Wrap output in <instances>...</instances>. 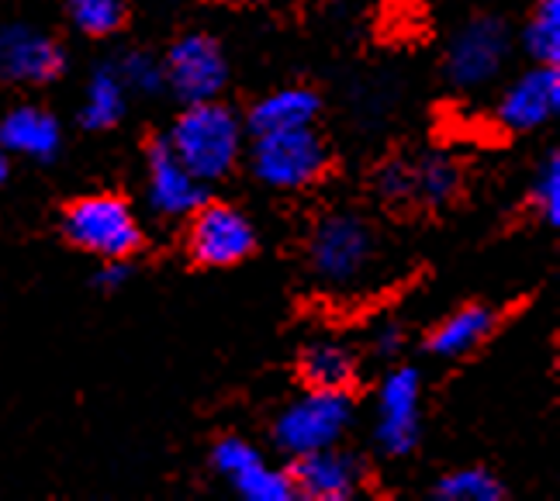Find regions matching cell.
<instances>
[{"label": "cell", "mask_w": 560, "mask_h": 501, "mask_svg": "<svg viewBox=\"0 0 560 501\" xmlns=\"http://www.w3.org/2000/svg\"><path fill=\"white\" fill-rule=\"evenodd\" d=\"M243 118L219 101L187 104V112L170 128V149L201 184L222 180L243 152Z\"/></svg>", "instance_id": "6da1fadb"}, {"label": "cell", "mask_w": 560, "mask_h": 501, "mask_svg": "<svg viewBox=\"0 0 560 501\" xmlns=\"http://www.w3.org/2000/svg\"><path fill=\"white\" fill-rule=\"evenodd\" d=\"M62 235L97 259H132L142 246V225L121 194H88L62 208Z\"/></svg>", "instance_id": "7a4b0ae2"}, {"label": "cell", "mask_w": 560, "mask_h": 501, "mask_svg": "<svg viewBox=\"0 0 560 501\" xmlns=\"http://www.w3.org/2000/svg\"><path fill=\"white\" fill-rule=\"evenodd\" d=\"M377 256L374 229L357 214L322 218L308 243V264L315 277L329 288H350L371 270Z\"/></svg>", "instance_id": "3957f363"}, {"label": "cell", "mask_w": 560, "mask_h": 501, "mask_svg": "<svg viewBox=\"0 0 560 501\" xmlns=\"http://www.w3.org/2000/svg\"><path fill=\"white\" fill-rule=\"evenodd\" d=\"M249 163L256 180L273 190H301L326 177L329 149L308 128H291V132H267L256 136L249 149Z\"/></svg>", "instance_id": "277c9868"}, {"label": "cell", "mask_w": 560, "mask_h": 501, "mask_svg": "<svg viewBox=\"0 0 560 501\" xmlns=\"http://www.w3.org/2000/svg\"><path fill=\"white\" fill-rule=\"evenodd\" d=\"M187 253L194 264L208 270L240 267L243 259L256 253V229L240 208L205 201L190 211Z\"/></svg>", "instance_id": "5b68a950"}, {"label": "cell", "mask_w": 560, "mask_h": 501, "mask_svg": "<svg viewBox=\"0 0 560 501\" xmlns=\"http://www.w3.org/2000/svg\"><path fill=\"white\" fill-rule=\"evenodd\" d=\"M353 401L347 391H315L308 387V395H301L294 405L284 408V416L277 419L273 435L280 450H288L294 456L336 446L342 429L350 426Z\"/></svg>", "instance_id": "8992f818"}, {"label": "cell", "mask_w": 560, "mask_h": 501, "mask_svg": "<svg viewBox=\"0 0 560 501\" xmlns=\"http://www.w3.org/2000/svg\"><path fill=\"white\" fill-rule=\"evenodd\" d=\"M229 77L222 46L211 35H184L170 46L163 59V86H170L184 104L214 101Z\"/></svg>", "instance_id": "52a82bcc"}, {"label": "cell", "mask_w": 560, "mask_h": 501, "mask_svg": "<svg viewBox=\"0 0 560 501\" xmlns=\"http://www.w3.org/2000/svg\"><path fill=\"white\" fill-rule=\"evenodd\" d=\"M509 53V32L499 18H470L467 25L450 42L446 56V77L464 91L481 86L499 77Z\"/></svg>", "instance_id": "ba28073f"}, {"label": "cell", "mask_w": 560, "mask_h": 501, "mask_svg": "<svg viewBox=\"0 0 560 501\" xmlns=\"http://www.w3.org/2000/svg\"><path fill=\"white\" fill-rule=\"evenodd\" d=\"M419 370L398 366L387 374L377 398V440L381 450L392 456L412 453L419 443Z\"/></svg>", "instance_id": "9c48e42d"}, {"label": "cell", "mask_w": 560, "mask_h": 501, "mask_svg": "<svg viewBox=\"0 0 560 501\" xmlns=\"http://www.w3.org/2000/svg\"><path fill=\"white\" fill-rule=\"evenodd\" d=\"M145 187L153 211L166 218L190 214L198 205H205V184L177 160L166 139L145 145Z\"/></svg>", "instance_id": "30bf717a"}, {"label": "cell", "mask_w": 560, "mask_h": 501, "mask_svg": "<svg viewBox=\"0 0 560 501\" xmlns=\"http://www.w3.org/2000/svg\"><path fill=\"white\" fill-rule=\"evenodd\" d=\"M67 56L59 42L28 25H11L0 32V80L4 83H52Z\"/></svg>", "instance_id": "8fae6325"}, {"label": "cell", "mask_w": 560, "mask_h": 501, "mask_svg": "<svg viewBox=\"0 0 560 501\" xmlns=\"http://www.w3.org/2000/svg\"><path fill=\"white\" fill-rule=\"evenodd\" d=\"M288 474L294 494L312 501H350L363 481V470L353 456L332 446L294 456V467Z\"/></svg>", "instance_id": "7c38bea8"}, {"label": "cell", "mask_w": 560, "mask_h": 501, "mask_svg": "<svg viewBox=\"0 0 560 501\" xmlns=\"http://www.w3.org/2000/svg\"><path fill=\"white\" fill-rule=\"evenodd\" d=\"M560 112V70L536 67L523 73L499 101V121L512 132H533Z\"/></svg>", "instance_id": "4fadbf2b"}, {"label": "cell", "mask_w": 560, "mask_h": 501, "mask_svg": "<svg viewBox=\"0 0 560 501\" xmlns=\"http://www.w3.org/2000/svg\"><path fill=\"white\" fill-rule=\"evenodd\" d=\"M318 94L312 86H280V91L256 101V107L246 118V128L253 136L267 132H291V128H308L318 118Z\"/></svg>", "instance_id": "5bb4252c"}, {"label": "cell", "mask_w": 560, "mask_h": 501, "mask_svg": "<svg viewBox=\"0 0 560 501\" xmlns=\"http://www.w3.org/2000/svg\"><path fill=\"white\" fill-rule=\"evenodd\" d=\"M62 145L59 121L42 112V107H14V112L0 121V149H11L18 156H28L38 163H49Z\"/></svg>", "instance_id": "9a60e30c"}, {"label": "cell", "mask_w": 560, "mask_h": 501, "mask_svg": "<svg viewBox=\"0 0 560 501\" xmlns=\"http://www.w3.org/2000/svg\"><path fill=\"white\" fill-rule=\"evenodd\" d=\"M494 312L488 304H464L454 315H446L433 333H429V353L443 360H460L488 342L494 333Z\"/></svg>", "instance_id": "2e32d148"}, {"label": "cell", "mask_w": 560, "mask_h": 501, "mask_svg": "<svg viewBox=\"0 0 560 501\" xmlns=\"http://www.w3.org/2000/svg\"><path fill=\"white\" fill-rule=\"evenodd\" d=\"M298 374L315 391H350L357 381V357L336 339H315L301 350Z\"/></svg>", "instance_id": "e0dca14e"}, {"label": "cell", "mask_w": 560, "mask_h": 501, "mask_svg": "<svg viewBox=\"0 0 560 501\" xmlns=\"http://www.w3.org/2000/svg\"><path fill=\"white\" fill-rule=\"evenodd\" d=\"M125 97H128V86L118 67L94 70L88 94H83V104H80V125L91 128V132H104V128L118 125L125 115Z\"/></svg>", "instance_id": "ac0fdd59"}, {"label": "cell", "mask_w": 560, "mask_h": 501, "mask_svg": "<svg viewBox=\"0 0 560 501\" xmlns=\"http://www.w3.org/2000/svg\"><path fill=\"white\" fill-rule=\"evenodd\" d=\"M460 190V166L450 156H425L408 163V198L422 205H450Z\"/></svg>", "instance_id": "d6986e66"}, {"label": "cell", "mask_w": 560, "mask_h": 501, "mask_svg": "<svg viewBox=\"0 0 560 501\" xmlns=\"http://www.w3.org/2000/svg\"><path fill=\"white\" fill-rule=\"evenodd\" d=\"M523 46L540 67L560 62V0H536V8L523 28Z\"/></svg>", "instance_id": "ffe728a7"}, {"label": "cell", "mask_w": 560, "mask_h": 501, "mask_svg": "<svg viewBox=\"0 0 560 501\" xmlns=\"http://www.w3.org/2000/svg\"><path fill=\"white\" fill-rule=\"evenodd\" d=\"M229 485L240 491L246 501H291V498H298L294 485H291V474L267 467L264 456L256 464L243 467Z\"/></svg>", "instance_id": "44dd1931"}, {"label": "cell", "mask_w": 560, "mask_h": 501, "mask_svg": "<svg viewBox=\"0 0 560 501\" xmlns=\"http://www.w3.org/2000/svg\"><path fill=\"white\" fill-rule=\"evenodd\" d=\"M436 498L440 501H502L505 488L491 470L467 467L457 474H446L436 485Z\"/></svg>", "instance_id": "7402d4cb"}, {"label": "cell", "mask_w": 560, "mask_h": 501, "mask_svg": "<svg viewBox=\"0 0 560 501\" xmlns=\"http://www.w3.org/2000/svg\"><path fill=\"white\" fill-rule=\"evenodd\" d=\"M70 21L91 38H107L125 25V0H70Z\"/></svg>", "instance_id": "603a6c76"}, {"label": "cell", "mask_w": 560, "mask_h": 501, "mask_svg": "<svg viewBox=\"0 0 560 501\" xmlns=\"http://www.w3.org/2000/svg\"><path fill=\"white\" fill-rule=\"evenodd\" d=\"M529 198H533V208L544 214V222L557 225V218H560V160H557V152H550L544 166L536 170Z\"/></svg>", "instance_id": "cb8c5ba5"}, {"label": "cell", "mask_w": 560, "mask_h": 501, "mask_svg": "<svg viewBox=\"0 0 560 501\" xmlns=\"http://www.w3.org/2000/svg\"><path fill=\"white\" fill-rule=\"evenodd\" d=\"M118 73L128 91H160L163 86V59H149L145 53H128L118 62Z\"/></svg>", "instance_id": "d4e9b609"}, {"label": "cell", "mask_w": 560, "mask_h": 501, "mask_svg": "<svg viewBox=\"0 0 560 501\" xmlns=\"http://www.w3.org/2000/svg\"><path fill=\"white\" fill-rule=\"evenodd\" d=\"M256 461H260V453H256L246 440H240V435H225V440H219L211 450V467L219 470L225 481H232L235 474Z\"/></svg>", "instance_id": "484cf974"}, {"label": "cell", "mask_w": 560, "mask_h": 501, "mask_svg": "<svg viewBox=\"0 0 560 501\" xmlns=\"http://www.w3.org/2000/svg\"><path fill=\"white\" fill-rule=\"evenodd\" d=\"M381 190H384V198H392V201H405L408 198V163H387L381 170V177H377Z\"/></svg>", "instance_id": "4316f807"}, {"label": "cell", "mask_w": 560, "mask_h": 501, "mask_svg": "<svg viewBox=\"0 0 560 501\" xmlns=\"http://www.w3.org/2000/svg\"><path fill=\"white\" fill-rule=\"evenodd\" d=\"M128 273H132V267H128V259H104V270L97 277L101 288H121Z\"/></svg>", "instance_id": "83f0119b"}, {"label": "cell", "mask_w": 560, "mask_h": 501, "mask_svg": "<svg viewBox=\"0 0 560 501\" xmlns=\"http://www.w3.org/2000/svg\"><path fill=\"white\" fill-rule=\"evenodd\" d=\"M398 350H401V329H398L395 322L381 325V333H377V353L381 357H398Z\"/></svg>", "instance_id": "f1b7e54d"}, {"label": "cell", "mask_w": 560, "mask_h": 501, "mask_svg": "<svg viewBox=\"0 0 560 501\" xmlns=\"http://www.w3.org/2000/svg\"><path fill=\"white\" fill-rule=\"evenodd\" d=\"M8 180V156H4V149H0V187H4Z\"/></svg>", "instance_id": "f546056e"}]
</instances>
